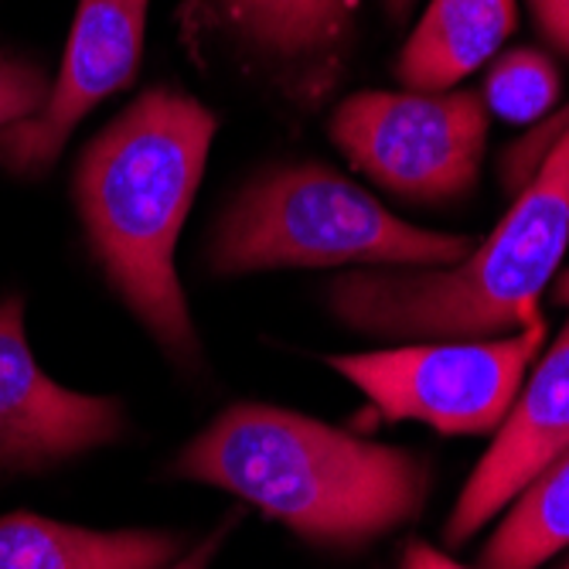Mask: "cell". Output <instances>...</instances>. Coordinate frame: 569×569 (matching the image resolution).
Returning <instances> with one entry per match:
<instances>
[{
    "instance_id": "obj_16",
    "label": "cell",
    "mask_w": 569,
    "mask_h": 569,
    "mask_svg": "<svg viewBox=\"0 0 569 569\" xmlns=\"http://www.w3.org/2000/svg\"><path fill=\"white\" fill-rule=\"evenodd\" d=\"M539 34L569 59V0H526Z\"/></svg>"
},
{
    "instance_id": "obj_15",
    "label": "cell",
    "mask_w": 569,
    "mask_h": 569,
    "mask_svg": "<svg viewBox=\"0 0 569 569\" xmlns=\"http://www.w3.org/2000/svg\"><path fill=\"white\" fill-rule=\"evenodd\" d=\"M51 79L38 62L0 51V127L34 117L48 99Z\"/></svg>"
},
{
    "instance_id": "obj_5",
    "label": "cell",
    "mask_w": 569,
    "mask_h": 569,
    "mask_svg": "<svg viewBox=\"0 0 569 569\" xmlns=\"http://www.w3.org/2000/svg\"><path fill=\"white\" fill-rule=\"evenodd\" d=\"M546 318L501 338L402 341L376 351L328 355L389 423H423L443 437H491L546 348Z\"/></svg>"
},
{
    "instance_id": "obj_14",
    "label": "cell",
    "mask_w": 569,
    "mask_h": 569,
    "mask_svg": "<svg viewBox=\"0 0 569 569\" xmlns=\"http://www.w3.org/2000/svg\"><path fill=\"white\" fill-rule=\"evenodd\" d=\"M481 99L498 120L529 127L556 107L559 69L536 48H511L491 62Z\"/></svg>"
},
{
    "instance_id": "obj_1",
    "label": "cell",
    "mask_w": 569,
    "mask_h": 569,
    "mask_svg": "<svg viewBox=\"0 0 569 569\" xmlns=\"http://www.w3.org/2000/svg\"><path fill=\"white\" fill-rule=\"evenodd\" d=\"M181 481L242 505L328 552H361L412 526L430 498V460L267 402H236L191 437Z\"/></svg>"
},
{
    "instance_id": "obj_11",
    "label": "cell",
    "mask_w": 569,
    "mask_h": 569,
    "mask_svg": "<svg viewBox=\"0 0 569 569\" xmlns=\"http://www.w3.org/2000/svg\"><path fill=\"white\" fill-rule=\"evenodd\" d=\"M184 552L174 529H86L31 511L0 515V569H168Z\"/></svg>"
},
{
    "instance_id": "obj_7",
    "label": "cell",
    "mask_w": 569,
    "mask_h": 569,
    "mask_svg": "<svg viewBox=\"0 0 569 569\" xmlns=\"http://www.w3.org/2000/svg\"><path fill=\"white\" fill-rule=\"evenodd\" d=\"M127 409L51 379L24 331V297H0V475H41L117 443Z\"/></svg>"
},
{
    "instance_id": "obj_8",
    "label": "cell",
    "mask_w": 569,
    "mask_h": 569,
    "mask_svg": "<svg viewBox=\"0 0 569 569\" xmlns=\"http://www.w3.org/2000/svg\"><path fill=\"white\" fill-rule=\"evenodd\" d=\"M147 8L150 0H79L44 107L0 127V168L18 178L44 174L99 102L133 82L143 56Z\"/></svg>"
},
{
    "instance_id": "obj_21",
    "label": "cell",
    "mask_w": 569,
    "mask_h": 569,
    "mask_svg": "<svg viewBox=\"0 0 569 569\" xmlns=\"http://www.w3.org/2000/svg\"><path fill=\"white\" fill-rule=\"evenodd\" d=\"M559 569H569V559H566V562H562V566H559Z\"/></svg>"
},
{
    "instance_id": "obj_4",
    "label": "cell",
    "mask_w": 569,
    "mask_h": 569,
    "mask_svg": "<svg viewBox=\"0 0 569 569\" xmlns=\"http://www.w3.org/2000/svg\"><path fill=\"white\" fill-rule=\"evenodd\" d=\"M478 236L399 219L325 164H290L246 184L212 226L204 267L216 277L263 270H440L471 256Z\"/></svg>"
},
{
    "instance_id": "obj_19",
    "label": "cell",
    "mask_w": 569,
    "mask_h": 569,
    "mask_svg": "<svg viewBox=\"0 0 569 569\" xmlns=\"http://www.w3.org/2000/svg\"><path fill=\"white\" fill-rule=\"evenodd\" d=\"M552 297H556V303L569 307V270H559V273H556V280H552Z\"/></svg>"
},
{
    "instance_id": "obj_2",
    "label": "cell",
    "mask_w": 569,
    "mask_h": 569,
    "mask_svg": "<svg viewBox=\"0 0 569 569\" xmlns=\"http://www.w3.org/2000/svg\"><path fill=\"white\" fill-rule=\"evenodd\" d=\"M505 184L511 209L471 256L440 270L338 273L325 287L331 318L379 341L501 338L539 321L569 249V107L549 133L511 147Z\"/></svg>"
},
{
    "instance_id": "obj_13",
    "label": "cell",
    "mask_w": 569,
    "mask_h": 569,
    "mask_svg": "<svg viewBox=\"0 0 569 569\" xmlns=\"http://www.w3.org/2000/svg\"><path fill=\"white\" fill-rule=\"evenodd\" d=\"M569 549V447L508 501L478 569H542Z\"/></svg>"
},
{
    "instance_id": "obj_6",
    "label": "cell",
    "mask_w": 569,
    "mask_h": 569,
    "mask_svg": "<svg viewBox=\"0 0 569 569\" xmlns=\"http://www.w3.org/2000/svg\"><path fill=\"white\" fill-rule=\"evenodd\" d=\"M328 133L355 171L396 198L447 204L478 188L488 110L471 89H366L338 102Z\"/></svg>"
},
{
    "instance_id": "obj_12",
    "label": "cell",
    "mask_w": 569,
    "mask_h": 569,
    "mask_svg": "<svg viewBox=\"0 0 569 569\" xmlns=\"http://www.w3.org/2000/svg\"><path fill=\"white\" fill-rule=\"evenodd\" d=\"M519 28V0H430L409 31L396 79L402 89L447 92L498 59Z\"/></svg>"
},
{
    "instance_id": "obj_10",
    "label": "cell",
    "mask_w": 569,
    "mask_h": 569,
    "mask_svg": "<svg viewBox=\"0 0 569 569\" xmlns=\"http://www.w3.org/2000/svg\"><path fill=\"white\" fill-rule=\"evenodd\" d=\"M355 8L358 0H212L232 41L273 66L297 99H315L335 82Z\"/></svg>"
},
{
    "instance_id": "obj_3",
    "label": "cell",
    "mask_w": 569,
    "mask_h": 569,
    "mask_svg": "<svg viewBox=\"0 0 569 569\" xmlns=\"http://www.w3.org/2000/svg\"><path fill=\"white\" fill-rule=\"evenodd\" d=\"M216 113L178 89H147L76 161L72 198L102 280L174 361L198 355V331L174 267L198 194Z\"/></svg>"
},
{
    "instance_id": "obj_17",
    "label": "cell",
    "mask_w": 569,
    "mask_h": 569,
    "mask_svg": "<svg viewBox=\"0 0 569 569\" xmlns=\"http://www.w3.org/2000/svg\"><path fill=\"white\" fill-rule=\"evenodd\" d=\"M236 519H239V515L232 511L222 526H216V529H212L209 536H204L201 542L188 546V552H184L178 562H171L168 569H212V562L219 559V552H222V546H226V539H229V532H232Z\"/></svg>"
},
{
    "instance_id": "obj_9",
    "label": "cell",
    "mask_w": 569,
    "mask_h": 569,
    "mask_svg": "<svg viewBox=\"0 0 569 569\" xmlns=\"http://www.w3.org/2000/svg\"><path fill=\"white\" fill-rule=\"evenodd\" d=\"M569 447V318L539 351L515 396L505 423L491 433V447L463 481L447 522L443 542L463 546L491 526L546 463Z\"/></svg>"
},
{
    "instance_id": "obj_18",
    "label": "cell",
    "mask_w": 569,
    "mask_h": 569,
    "mask_svg": "<svg viewBox=\"0 0 569 569\" xmlns=\"http://www.w3.org/2000/svg\"><path fill=\"white\" fill-rule=\"evenodd\" d=\"M399 569H471V566L457 562L453 556H447L443 549H437L430 542L412 539L406 546V552H402V566Z\"/></svg>"
},
{
    "instance_id": "obj_20",
    "label": "cell",
    "mask_w": 569,
    "mask_h": 569,
    "mask_svg": "<svg viewBox=\"0 0 569 569\" xmlns=\"http://www.w3.org/2000/svg\"><path fill=\"white\" fill-rule=\"evenodd\" d=\"M382 4H386V14L392 21H402L412 11V4H417V0H382Z\"/></svg>"
}]
</instances>
